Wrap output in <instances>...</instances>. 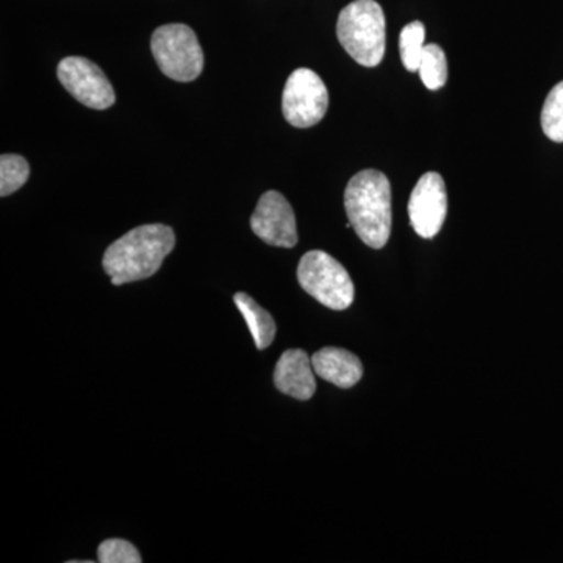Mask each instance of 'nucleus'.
<instances>
[{"label": "nucleus", "instance_id": "obj_3", "mask_svg": "<svg viewBox=\"0 0 563 563\" xmlns=\"http://www.w3.org/2000/svg\"><path fill=\"white\" fill-rule=\"evenodd\" d=\"M336 36L358 65L366 68L379 65L385 55L383 7L376 0H354L340 13Z\"/></svg>", "mask_w": 563, "mask_h": 563}, {"label": "nucleus", "instance_id": "obj_8", "mask_svg": "<svg viewBox=\"0 0 563 563\" xmlns=\"http://www.w3.org/2000/svg\"><path fill=\"white\" fill-rule=\"evenodd\" d=\"M410 224L421 239H433L442 231L448 214V192L439 173H426L409 199Z\"/></svg>", "mask_w": 563, "mask_h": 563}, {"label": "nucleus", "instance_id": "obj_13", "mask_svg": "<svg viewBox=\"0 0 563 563\" xmlns=\"http://www.w3.org/2000/svg\"><path fill=\"white\" fill-rule=\"evenodd\" d=\"M418 73H420L422 84H424V87L429 88V90H440V88L446 85V55H444L439 44H426Z\"/></svg>", "mask_w": 563, "mask_h": 563}, {"label": "nucleus", "instance_id": "obj_11", "mask_svg": "<svg viewBox=\"0 0 563 563\" xmlns=\"http://www.w3.org/2000/svg\"><path fill=\"white\" fill-rule=\"evenodd\" d=\"M314 374L340 388L354 387L363 376L357 355L342 347H322L312 357Z\"/></svg>", "mask_w": 563, "mask_h": 563}, {"label": "nucleus", "instance_id": "obj_17", "mask_svg": "<svg viewBox=\"0 0 563 563\" xmlns=\"http://www.w3.org/2000/svg\"><path fill=\"white\" fill-rule=\"evenodd\" d=\"M101 563H141L143 559L135 547L128 540L110 539L101 543L98 550Z\"/></svg>", "mask_w": 563, "mask_h": 563}, {"label": "nucleus", "instance_id": "obj_10", "mask_svg": "<svg viewBox=\"0 0 563 563\" xmlns=\"http://www.w3.org/2000/svg\"><path fill=\"white\" fill-rule=\"evenodd\" d=\"M274 384L284 395L309 401L317 390L312 357L302 350L285 351L274 369Z\"/></svg>", "mask_w": 563, "mask_h": 563}, {"label": "nucleus", "instance_id": "obj_15", "mask_svg": "<svg viewBox=\"0 0 563 563\" xmlns=\"http://www.w3.org/2000/svg\"><path fill=\"white\" fill-rule=\"evenodd\" d=\"M31 176V166L21 155L3 154L0 157V196L13 195Z\"/></svg>", "mask_w": 563, "mask_h": 563}, {"label": "nucleus", "instance_id": "obj_14", "mask_svg": "<svg viewBox=\"0 0 563 563\" xmlns=\"http://www.w3.org/2000/svg\"><path fill=\"white\" fill-rule=\"evenodd\" d=\"M426 29L420 21L410 22L402 29L399 36V52L404 68L410 73H417L420 69L422 52H424Z\"/></svg>", "mask_w": 563, "mask_h": 563}, {"label": "nucleus", "instance_id": "obj_2", "mask_svg": "<svg viewBox=\"0 0 563 563\" xmlns=\"http://www.w3.org/2000/svg\"><path fill=\"white\" fill-rule=\"evenodd\" d=\"M351 228L366 246L383 250L391 233V185L376 169L355 174L344 191Z\"/></svg>", "mask_w": 563, "mask_h": 563}, {"label": "nucleus", "instance_id": "obj_6", "mask_svg": "<svg viewBox=\"0 0 563 563\" xmlns=\"http://www.w3.org/2000/svg\"><path fill=\"white\" fill-rule=\"evenodd\" d=\"M328 107V88L314 70L299 68L291 73L282 96V111L292 128H312L324 118Z\"/></svg>", "mask_w": 563, "mask_h": 563}, {"label": "nucleus", "instance_id": "obj_9", "mask_svg": "<svg viewBox=\"0 0 563 563\" xmlns=\"http://www.w3.org/2000/svg\"><path fill=\"white\" fill-rule=\"evenodd\" d=\"M251 229L269 246L290 250L298 244L295 211L279 191H266L262 196L252 214Z\"/></svg>", "mask_w": 563, "mask_h": 563}, {"label": "nucleus", "instance_id": "obj_7", "mask_svg": "<svg viewBox=\"0 0 563 563\" xmlns=\"http://www.w3.org/2000/svg\"><path fill=\"white\" fill-rule=\"evenodd\" d=\"M58 80L74 99L95 110L110 109L117 101L113 87L96 63L84 57L63 58Z\"/></svg>", "mask_w": 563, "mask_h": 563}, {"label": "nucleus", "instance_id": "obj_12", "mask_svg": "<svg viewBox=\"0 0 563 563\" xmlns=\"http://www.w3.org/2000/svg\"><path fill=\"white\" fill-rule=\"evenodd\" d=\"M233 302L242 312L244 321H246L247 328L254 336L257 350L262 351L272 346L274 336H276V322H274L272 314L258 306L246 292H236L233 296Z\"/></svg>", "mask_w": 563, "mask_h": 563}, {"label": "nucleus", "instance_id": "obj_5", "mask_svg": "<svg viewBox=\"0 0 563 563\" xmlns=\"http://www.w3.org/2000/svg\"><path fill=\"white\" fill-rule=\"evenodd\" d=\"M152 55L166 77L176 81H192L201 76L203 52L198 36L185 24H166L154 32Z\"/></svg>", "mask_w": 563, "mask_h": 563}, {"label": "nucleus", "instance_id": "obj_1", "mask_svg": "<svg viewBox=\"0 0 563 563\" xmlns=\"http://www.w3.org/2000/svg\"><path fill=\"white\" fill-rule=\"evenodd\" d=\"M174 246L176 235L168 225H140L107 247L102 261L103 272L109 274L113 285L150 279L161 269Z\"/></svg>", "mask_w": 563, "mask_h": 563}, {"label": "nucleus", "instance_id": "obj_4", "mask_svg": "<svg viewBox=\"0 0 563 563\" xmlns=\"http://www.w3.org/2000/svg\"><path fill=\"white\" fill-rule=\"evenodd\" d=\"M299 285L307 295L332 310H346L354 302L355 288L350 273L332 255L310 251L298 266Z\"/></svg>", "mask_w": 563, "mask_h": 563}, {"label": "nucleus", "instance_id": "obj_16", "mask_svg": "<svg viewBox=\"0 0 563 563\" xmlns=\"http://www.w3.org/2000/svg\"><path fill=\"white\" fill-rule=\"evenodd\" d=\"M544 135L554 143H563V81L548 95L542 110Z\"/></svg>", "mask_w": 563, "mask_h": 563}]
</instances>
